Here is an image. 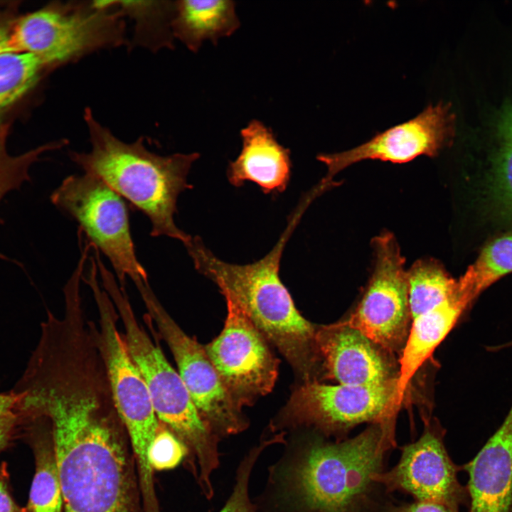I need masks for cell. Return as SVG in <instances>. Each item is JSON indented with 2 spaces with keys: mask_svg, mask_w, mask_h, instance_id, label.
<instances>
[{
  "mask_svg": "<svg viewBox=\"0 0 512 512\" xmlns=\"http://www.w3.org/2000/svg\"><path fill=\"white\" fill-rule=\"evenodd\" d=\"M395 418L370 424L352 438L331 441L310 431L285 441L269 469L260 512H383L392 499L373 476L396 447Z\"/></svg>",
  "mask_w": 512,
  "mask_h": 512,
  "instance_id": "cell-1",
  "label": "cell"
},
{
  "mask_svg": "<svg viewBox=\"0 0 512 512\" xmlns=\"http://www.w3.org/2000/svg\"><path fill=\"white\" fill-rule=\"evenodd\" d=\"M45 425L55 447L63 512H144L134 455L116 410H59Z\"/></svg>",
  "mask_w": 512,
  "mask_h": 512,
  "instance_id": "cell-2",
  "label": "cell"
},
{
  "mask_svg": "<svg viewBox=\"0 0 512 512\" xmlns=\"http://www.w3.org/2000/svg\"><path fill=\"white\" fill-rule=\"evenodd\" d=\"M306 208L302 202L274 247L250 264L220 260L198 236H192L184 244L196 270L213 281L225 299L232 300L243 311L287 360L302 383L318 382L321 376L316 325L296 308L280 279L279 265L286 243Z\"/></svg>",
  "mask_w": 512,
  "mask_h": 512,
  "instance_id": "cell-3",
  "label": "cell"
},
{
  "mask_svg": "<svg viewBox=\"0 0 512 512\" xmlns=\"http://www.w3.org/2000/svg\"><path fill=\"white\" fill-rule=\"evenodd\" d=\"M91 149L72 151V161L97 177L149 220L152 237L166 236L185 244L191 235L176 225L180 193L192 188L188 175L198 153L162 156L149 150L144 137L128 143L102 125L85 109Z\"/></svg>",
  "mask_w": 512,
  "mask_h": 512,
  "instance_id": "cell-4",
  "label": "cell"
},
{
  "mask_svg": "<svg viewBox=\"0 0 512 512\" xmlns=\"http://www.w3.org/2000/svg\"><path fill=\"white\" fill-rule=\"evenodd\" d=\"M102 287L120 318L129 353L148 388L154 411L186 449V466L204 494L214 491L212 476L220 464V441L200 416L178 373L137 320L125 287L119 285L101 260Z\"/></svg>",
  "mask_w": 512,
  "mask_h": 512,
  "instance_id": "cell-5",
  "label": "cell"
},
{
  "mask_svg": "<svg viewBox=\"0 0 512 512\" xmlns=\"http://www.w3.org/2000/svg\"><path fill=\"white\" fill-rule=\"evenodd\" d=\"M85 280L92 290L98 311L99 326L95 325L94 334L112 399L133 450L142 497L151 501L156 494L149 454L159 420L146 385L118 330L117 311L98 282L95 263L91 264Z\"/></svg>",
  "mask_w": 512,
  "mask_h": 512,
  "instance_id": "cell-6",
  "label": "cell"
},
{
  "mask_svg": "<svg viewBox=\"0 0 512 512\" xmlns=\"http://www.w3.org/2000/svg\"><path fill=\"white\" fill-rule=\"evenodd\" d=\"M124 14L116 1H74L23 17L10 33L13 53H29L43 65L79 60L125 43Z\"/></svg>",
  "mask_w": 512,
  "mask_h": 512,
  "instance_id": "cell-7",
  "label": "cell"
},
{
  "mask_svg": "<svg viewBox=\"0 0 512 512\" xmlns=\"http://www.w3.org/2000/svg\"><path fill=\"white\" fill-rule=\"evenodd\" d=\"M403 398L398 378L377 385L301 383L271 428L306 429L340 441L358 425L395 418Z\"/></svg>",
  "mask_w": 512,
  "mask_h": 512,
  "instance_id": "cell-8",
  "label": "cell"
},
{
  "mask_svg": "<svg viewBox=\"0 0 512 512\" xmlns=\"http://www.w3.org/2000/svg\"><path fill=\"white\" fill-rule=\"evenodd\" d=\"M50 201L108 258L121 286L125 287L127 277L136 287L149 283L136 254L127 205L109 186L86 173L71 175L53 192Z\"/></svg>",
  "mask_w": 512,
  "mask_h": 512,
  "instance_id": "cell-9",
  "label": "cell"
},
{
  "mask_svg": "<svg viewBox=\"0 0 512 512\" xmlns=\"http://www.w3.org/2000/svg\"><path fill=\"white\" fill-rule=\"evenodd\" d=\"M373 272L356 309L346 320L389 353H401L412 324L405 259L394 235L372 241Z\"/></svg>",
  "mask_w": 512,
  "mask_h": 512,
  "instance_id": "cell-10",
  "label": "cell"
},
{
  "mask_svg": "<svg viewBox=\"0 0 512 512\" xmlns=\"http://www.w3.org/2000/svg\"><path fill=\"white\" fill-rule=\"evenodd\" d=\"M220 334L205 346L225 389L240 408L250 406L272 391L279 361L270 343L232 300Z\"/></svg>",
  "mask_w": 512,
  "mask_h": 512,
  "instance_id": "cell-11",
  "label": "cell"
},
{
  "mask_svg": "<svg viewBox=\"0 0 512 512\" xmlns=\"http://www.w3.org/2000/svg\"><path fill=\"white\" fill-rule=\"evenodd\" d=\"M445 432L436 422L425 421L424 431L414 442L400 447L398 463L373 476L388 494L395 491L411 496L415 501L444 505L454 512L469 506L466 486L461 484L458 472L444 444Z\"/></svg>",
  "mask_w": 512,
  "mask_h": 512,
  "instance_id": "cell-12",
  "label": "cell"
},
{
  "mask_svg": "<svg viewBox=\"0 0 512 512\" xmlns=\"http://www.w3.org/2000/svg\"><path fill=\"white\" fill-rule=\"evenodd\" d=\"M454 133V115L450 104L428 105L407 122L378 133L353 149L323 154L317 159L327 167L329 180L349 166L372 159L406 163L422 155L433 157L451 142Z\"/></svg>",
  "mask_w": 512,
  "mask_h": 512,
  "instance_id": "cell-13",
  "label": "cell"
},
{
  "mask_svg": "<svg viewBox=\"0 0 512 512\" xmlns=\"http://www.w3.org/2000/svg\"><path fill=\"white\" fill-rule=\"evenodd\" d=\"M167 343L178 373L202 420L220 439L244 431L249 422L238 407L209 359L205 347L188 336L171 318L157 328Z\"/></svg>",
  "mask_w": 512,
  "mask_h": 512,
  "instance_id": "cell-14",
  "label": "cell"
},
{
  "mask_svg": "<svg viewBox=\"0 0 512 512\" xmlns=\"http://www.w3.org/2000/svg\"><path fill=\"white\" fill-rule=\"evenodd\" d=\"M322 376L345 385L382 384L398 377L392 353L346 321L316 325Z\"/></svg>",
  "mask_w": 512,
  "mask_h": 512,
  "instance_id": "cell-15",
  "label": "cell"
},
{
  "mask_svg": "<svg viewBox=\"0 0 512 512\" xmlns=\"http://www.w3.org/2000/svg\"><path fill=\"white\" fill-rule=\"evenodd\" d=\"M462 468L469 475V512H512V405L497 430Z\"/></svg>",
  "mask_w": 512,
  "mask_h": 512,
  "instance_id": "cell-16",
  "label": "cell"
},
{
  "mask_svg": "<svg viewBox=\"0 0 512 512\" xmlns=\"http://www.w3.org/2000/svg\"><path fill=\"white\" fill-rule=\"evenodd\" d=\"M242 149L227 169L229 182L241 187L246 181L257 184L265 193L283 192L289 183L290 150L280 144L272 130L252 119L240 130Z\"/></svg>",
  "mask_w": 512,
  "mask_h": 512,
  "instance_id": "cell-17",
  "label": "cell"
},
{
  "mask_svg": "<svg viewBox=\"0 0 512 512\" xmlns=\"http://www.w3.org/2000/svg\"><path fill=\"white\" fill-rule=\"evenodd\" d=\"M469 304L459 293L412 319L400 355L398 387L405 395L413 375L446 337Z\"/></svg>",
  "mask_w": 512,
  "mask_h": 512,
  "instance_id": "cell-18",
  "label": "cell"
},
{
  "mask_svg": "<svg viewBox=\"0 0 512 512\" xmlns=\"http://www.w3.org/2000/svg\"><path fill=\"white\" fill-rule=\"evenodd\" d=\"M235 9V2L230 0L175 1L174 36L193 53L206 41L217 45L220 38L233 35L240 28Z\"/></svg>",
  "mask_w": 512,
  "mask_h": 512,
  "instance_id": "cell-19",
  "label": "cell"
},
{
  "mask_svg": "<svg viewBox=\"0 0 512 512\" xmlns=\"http://www.w3.org/2000/svg\"><path fill=\"white\" fill-rule=\"evenodd\" d=\"M21 428L33 449L36 466L28 512H62L63 496L52 436L40 424H28Z\"/></svg>",
  "mask_w": 512,
  "mask_h": 512,
  "instance_id": "cell-20",
  "label": "cell"
},
{
  "mask_svg": "<svg viewBox=\"0 0 512 512\" xmlns=\"http://www.w3.org/2000/svg\"><path fill=\"white\" fill-rule=\"evenodd\" d=\"M408 302L412 320L452 298L457 292L452 278L434 259L417 260L407 271Z\"/></svg>",
  "mask_w": 512,
  "mask_h": 512,
  "instance_id": "cell-21",
  "label": "cell"
},
{
  "mask_svg": "<svg viewBox=\"0 0 512 512\" xmlns=\"http://www.w3.org/2000/svg\"><path fill=\"white\" fill-rule=\"evenodd\" d=\"M511 272L512 235H507L483 249L476 260L457 279L459 291L471 304L481 292Z\"/></svg>",
  "mask_w": 512,
  "mask_h": 512,
  "instance_id": "cell-22",
  "label": "cell"
},
{
  "mask_svg": "<svg viewBox=\"0 0 512 512\" xmlns=\"http://www.w3.org/2000/svg\"><path fill=\"white\" fill-rule=\"evenodd\" d=\"M124 14L135 21L134 41L152 50L174 46L175 1H117Z\"/></svg>",
  "mask_w": 512,
  "mask_h": 512,
  "instance_id": "cell-23",
  "label": "cell"
},
{
  "mask_svg": "<svg viewBox=\"0 0 512 512\" xmlns=\"http://www.w3.org/2000/svg\"><path fill=\"white\" fill-rule=\"evenodd\" d=\"M43 67L36 57L29 53L0 55V112L33 87Z\"/></svg>",
  "mask_w": 512,
  "mask_h": 512,
  "instance_id": "cell-24",
  "label": "cell"
},
{
  "mask_svg": "<svg viewBox=\"0 0 512 512\" xmlns=\"http://www.w3.org/2000/svg\"><path fill=\"white\" fill-rule=\"evenodd\" d=\"M494 131L498 142L494 171V193L501 210L512 217V105L503 106Z\"/></svg>",
  "mask_w": 512,
  "mask_h": 512,
  "instance_id": "cell-25",
  "label": "cell"
},
{
  "mask_svg": "<svg viewBox=\"0 0 512 512\" xmlns=\"http://www.w3.org/2000/svg\"><path fill=\"white\" fill-rule=\"evenodd\" d=\"M272 444V439H262L245 454L238 467L231 494L219 512H260L255 502L250 499V476L260 454Z\"/></svg>",
  "mask_w": 512,
  "mask_h": 512,
  "instance_id": "cell-26",
  "label": "cell"
},
{
  "mask_svg": "<svg viewBox=\"0 0 512 512\" xmlns=\"http://www.w3.org/2000/svg\"><path fill=\"white\" fill-rule=\"evenodd\" d=\"M51 149L46 146L18 157L7 155L0 143V201L11 191L21 187L29 179L28 169L31 164L42 151Z\"/></svg>",
  "mask_w": 512,
  "mask_h": 512,
  "instance_id": "cell-27",
  "label": "cell"
},
{
  "mask_svg": "<svg viewBox=\"0 0 512 512\" xmlns=\"http://www.w3.org/2000/svg\"><path fill=\"white\" fill-rule=\"evenodd\" d=\"M186 449L161 422L151 447L149 459L154 470L174 468L185 459Z\"/></svg>",
  "mask_w": 512,
  "mask_h": 512,
  "instance_id": "cell-28",
  "label": "cell"
},
{
  "mask_svg": "<svg viewBox=\"0 0 512 512\" xmlns=\"http://www.w3.org/2000/svg\"><path fill=\"white\" fill-rule=\"evenodd\" d=\"M19 429L18 395L13 390L0 393V451L9 444Z\"/></svg>",
  "mask_w": 512,
  "mask_h": 512,
  "instance_id": "cell-29",
  "label": "cell"
},
{
  "mask_svg": "<svg viewBox=\"0 0 512 512\" xmlns=\"http://www.w3.org/2000/svg\"><path fill=\"white\" fill-rule=\"evenodd\" d=\"M383 512H454L447 506L430 502L396 503L391 499Z\"/></svg>",
  "mask_w": 512,
  "mask_h": 512,
  "instance_id": "cell-30",
  "label": "cell"
},
{
  "mask_svg": "<svg viewBox=\"0 0 512 512\" xmlns=\"http://www.w3.org/2000/svg\"><path fill=\"white\" fill-rule=\"evenodd\" d=\"M0 512H26L14 501L5 479L0 476Z\"/></svg>",
  "mask_w": 512,
  "mask_h": 512,
  "instance_id": "cell-31",
  "label": "cell"
},
{
  "mask_svg": "<svg viewBox=\"0 0 512 512\" xmlns=\"http://www.w3.org/2000/svg\"><path fill=\"white\" fill-rule=\"evenodd\" d=\"M13 53L10 47V33L0 25V55Z\"/></svg>",
  "mask_w": 512,
  "mask_h": 512,
  "instance_id": "cell-32",
  "label": "cell"
}]
</instances>
